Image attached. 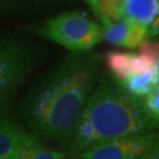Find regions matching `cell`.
I'll return each instance as SVG.
<instances>
[{
  "instance_id": "obj_15",
  "label": "cell",
  "mask_w": 159,
  "mask_h": 159,
  "mask_svg": "<svg viewBox=\"0 0 159 159\" xmlns=\"http://www.w3.org/2000/svg\"><path fill=\"white\" fill-rule=\"evenodd\" d=\"M148 159H159V139L148 153Z\"/></svg>"
},
{
  "instance_id": "obj_13",
  "label": "cell",
  "mask_w": 159,
  "mask_h": 159,
  "mask_svg": "<svg viewBox=\"0 0 159 159\" xmlns=\"http://www.w3.org/2000/svg\"><path fill=\"white\" fill-rule=\"evenodd\" d=\"M143 104L148 116L159 123V85L145 98H143Z\"/></svg>"
},
{
  "instance_id": "obj_14",
  "label": "cell",
  "mask_w": 159,
  "mask_h": 159,
  "mask_svg": "<svg viewBox=\"0 0 159 159\" xmlns=\"http://www.w3.org/2000/svg\"><path fill=\"white\" fill-rule=\"evenodd\" d=\"M148 37L150 39L159 40V17L151 25H148Z\"/></svg>"
},
{
  "instance_id": "obj_1",
  "label": "cell",
  "mask_w": 159,
  "mask_h": 159,
  "mask_svg": "<svg viewBox=\"0 0 159 159\" xmlns=\"http://www.w3.org/2000/svg\"><path fill=\"white\" fill-rule=\"evenodd\" d=\"M104 57L71 52L45 71L25 93L20 116L37 138L66 145L102 77Z\"/></svg>"
},
{
  "instance_id": "obj_6",
  "label": "cell",
  "mask_w": 159,
  "mask_h": 159,
  "mask_svg": "<svg viewBox=\"0 0 159 159\" xmlns=\"http://www.w3.org/2000/svg\"><path fill=\"white\" fill-rule=\"evenodd\" d=\"M159 64H154L143 54L125 51H110L104 56V66L120 84L134 75L145 73Z\"/></svg>"
},
{
  "instance_id": "obj_17",
  "label": "cell",
  "mask_w": 159,
  "mask_h": 159,
  "mask_svg": "<svg viewBox=\"0 0 159 159\" xmlns=\"http://www.w3.org/2000/svg\"><path fill=\"white\" fill-rule=\"evenodd\" d=\"M138 159H148V153H146V154H144V156H142L140 158H138Z\"/></svg>"
},
{
  "instance_id": "obj_10",
  "label": "cell",
  "mask_w": 159,
  "mask_h": 159,
  "mask_svg": "<svg viewBox=\"0 0 159 159\" xmlns=\"http://www.w3.org/2000/svg\"><path fill=\"white\" fill-rule=\"evenodd\" d=\"M127 92L137 98H145L159 85V65L151 68L145 73L134 75L121 83Z\"/></svg>"
},
{
  "instance_id": "obj_16",
  "label": "cell",
  "mask_w": 159,
  "mask_h": 159,
  "mask_svg": "<svg viewBox=\"0 0 159 159\" xmlns=\"http://www.w3.org/2000/svg\"><path fill=\"white\" fill-rule=\"evenodd\" d=\"M67 159H83V158H81V157H80L78 153H74V154H72L71 157H68Z\"/></svg>"
},
{
  "instance_id": "obj_12",
  "label": "cell",
  "mask_w": 159,
  "mask_h": 159,
  "mask_svg": "<svg viewBox=\"0 0 159 159\" xmlns=\"http://www.w3.org/2000/svg\"><path fill=\"white\" fill-rule=\"evenodd\" d=\"M67 153L61 150L45 146L40 139L30 144L17 159H65Z\"/></svg>"
},
{
  "instance_id": "obj_3",
  "label": "cell",
  "mask_w": 159,
  "mask_h": 159,
  "mask_svg": "<svg viewBox=\"0 0 159 159\" xmlns=\"http://www.w3.org/2000/svg\"><path fill=\"white\" fill-rule=\"evenodd\" d=\"M40 60L34 41L11 33L0 34V117Z\"/></svg>"
},
{
  "instance_id": "obj_9",
  "label": "cell",
  "mask_w": 159,
  "mask_h": 159,
  "mask_svg": "<svg viewBox=\"0 0 159 159\" xmlns=\"http://www.w3.org/2000/svg\"><path fill=\"white\" fill-rule=\"evenodd\" d=\"M121 16L148 26L159 17V0H125Z\"/></svg>"
},
{
  "instance_id": "obj_2",
  "label": "cell",
  "mask_w": 159,
  "mask_h": 159,
  "mask_svg": "<svg viewBox=\"0 0 159 159\" xmlns=\"http://www.w3.org/2000/svg\"><path fill=\"white\" fill-rule=\"evenodd\" d=\"M158 129L159 123L148 116L143 99L132 96L110 73H102L73 136L65 146L72 154L79 153L97 143Z\"/></svg>"
},
{
  "instance_id": "obj_8",
  "label": "cell",
  "mask_w": 159,
  "mask_h": 159,
  "mask_svg": "<svg viewBox=\"0 0 159 159\" xmlns=\"http://www.w3.org/2000/svg\"><path fill=\"white\" fill-rule=\"evenodd\" d=\"M39 138L6 117H0V159H17Z\"/></svg>"
},
{
  "instance_id": "obj_5",
  "label": "cell",
  "mask_w": 159,
  "mask_h": 159,
  "mask_svg": "<svg viewBox=\"0 0 159 159\" xmlns=\"http://www.w3.org/2000/svg\"><path fill=\"white\" fill-rule=\"evenodd\" d=\"M159 139V131H151L93 144L79 152L83 159H138L148 153Z\"/></svg>"
},
{
  "instance_id": "obj_11",
  "label": "cell",
  "mask_w": 159,
  "mask_h": 159,
  "mask_svg": "<svg viewBox=\"0 0 159 159\" xmlns=\"http://www.w3.org/2000/svg\"><path fill=\"white\" fill-rule=\"evenodd\" d=\"M102 26L123 18V7L125 0H86Z\"/></svg>"
},
{
  "instance_id": "obj_7",
  "label": "cell",
  "mask_w": 159,
  "mask_h": 159,
  "mask_svg": "<svg viewBox=\"0 0 159 159\" xmlns=\"http://www.w3.org/2000/svg\"><path fill=\"white\" fill-rule=\"evenodd\" d=\"M148 37V26L120 18L104 26V40L123 48H138Z\"/></svg>"
},
{
  "instance_id": "obj_4",
  "label": "cell",
  "mask_w": 159,
  "mask_h": 159,
  "mask_svg": "<svg viewBox=\"0 0 159 159\" xmlns=\"http://www.w3.org/2000/svg\"><path fill=\"white\" fill-rule=\"evenodd\" d=\"M37 33L78 53L92 51L104 39V26L83 12L70 11L47 19Z\"/></svg>"
}]
</instances>
